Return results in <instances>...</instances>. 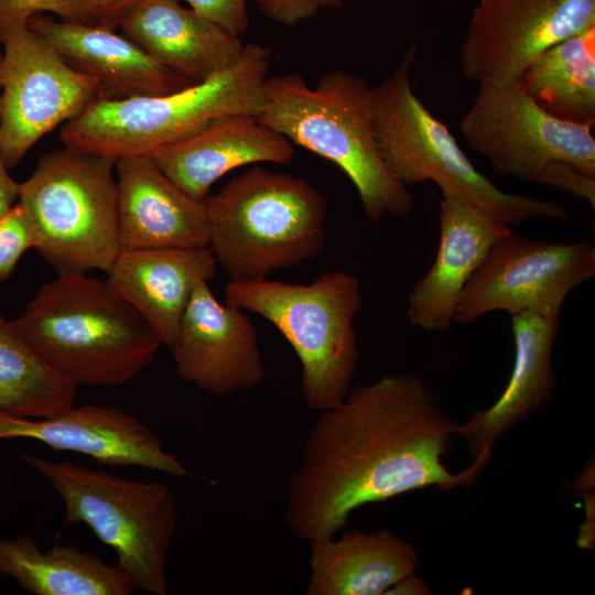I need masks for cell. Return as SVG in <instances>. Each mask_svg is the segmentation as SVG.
Masks as SVG:
<instances>
[{
	"label": "cell",
	"instance_id": "obj_1",
	"mask_svg": "<svg viewBox=\"0 0 595 595\" xmlns=\"http://www.w3.org/2000/svg\"><path fill=\"white\" fill-rule=\"evenodd\" d=\"M458 422L410 374H387L320 411L289 482L285 522L301 540L334 537L370 504L428 487L473 486L487 464H444Z\"/></svg>",
	"mask_w": 595,
	"mask_h": 595
},
{
	"label": "cell",
	"instance_id": "obj_2",
	"mask_svg": "<svg viewBox=\"0 0 595 595\" xmlns=\"http://www.w3.org/2000/svg\"><path fill=\"white\" fill-rule=\"evenodd\" d=\"M28 345L78 387L111 388L137 377L162 342L108 281L58 274L11 321Z\"/></svg>",
	"mask_w": 595,
	"mask_h": 595
},
{
	"label": "cell",
	"instance_id": "obj_3",
	"mask_svg": "<svg viewBox=\"0 0 595 595\" xmlns=\"http://www.w3.org/2000/svg\"><path fill=\"white\" fill-rule=\"evenodd\" d=\"M374 86L346 71L323 75L312 87L299 73L268 76L258 118L293 144L331 161L354 184L367 219L407 216L409 187L387 167L372 120Z\"/></svg>",
	"mask_w": 595,
	"mask_h": 595
},
{
	"label": "cell",
	"instance_id": "obj_4",
	"mask_svg": "<svg viewBox=\"0 0 595 595\" xmlns=\"http://www.w3.org/2000/svg\"><path fill=\"white\" fill-rule=\"evenodd\" d=\"M271 48L245 44L225 71L177 91L128 98H97L66 121V148L111 158L152 156L215 120L231 115L258 116Z\"/></svg>",
	"mask_w": 595,
	"mask_h": 595
},
{
	"label": "cell",
	"instance_id": "obj_5",
	"mask_svg": "<svg viewBox=\"0 0 595 595\" xmlns=\"http://www.w3.org/2000/svg\"><path fill=\"white\" fill-rule=\"evenodd\" d=\"M205 207L208 247L230 280H263L325 249L327 203L304 178L255 164Z\"/></svg>",
	"mask_w": 595,
	"mask_h": 595
},
{
	"label": "cell",
	"instance_id": "obj_6",
	"mask_svg": "<svg viewBox=\"0 0 595 595\" xmlns=\"http://www.w3.org/2000/svg\"><path fill=\"white\" fill-rule=\"evenodd\" d=\"M416 52L413 42L398 67L374 86V129L390 172L408 187L431 181L442 198L480 207L509 227L539 217L566 220L569 213L556 201L505 192L475 167L414 91L410 72Z\"/></svg>",
	"mask_w": 595,
	"mask_h": 595
},
{
	"label": "cell",
	"instance_id": "obj_7",
	"mask_svg": "<svg viewBox=\"0 0 595 595\" xmlns=\"http://www.w3.org/2000/svg\"><path fill=\"white\" fill-rule=\"evenodd\" d=\"M225 303L264 317L285 337L301 361L310 409L324 411L345 399L360 356L354 321L364 295L355 275L329 271L309 284L230 280Z\"/></svg>",
	"mask_w": 595,
	"mask_h": 595
},
{
	"label": "cell",
	"instance_id": "obj_8",
	"mask_svg": "<svg viewBox=\"0 0 595 595\" xmlns=\"http://www.w3.org/2000/svg\"><path fill=\"white\" fill-rule=\"evenodd\" d=\"M23 461L58 494L66 523H85L115 551L116 565L136 589L166 595V565L178 510L165 484L32 454Z\"/></svg>",
	"mask_w": 595,
	"mask_h": 595
},
{
	"label": "cell",
	"instance_id": "obj_9",
	"mask_svg": "<svg viewBox=\"0 0 595 595\" xmlns=\"http://www.w3.org/2000/svg\"><path fill=\"white\" fill-rule=\"evenodd\" d=\"M116 160L71 148L44 154L21 183L34 249L58 274L108 272L121 251Z\"/></svg>",
	"mask_w": 595,
	"mask_h": 595
},
{
	"label": "cell",
	"instance_id": "obj_10",
	"mask_svg": "<svg viewBox=\"0 0 595 595\" xmlns=\"http://www.w3.org/2000/svg\"><path fill=\"white\" fill-rule=\"evenodd\" d=\"M458 128L499 177L544 185L559 163L595 176L593 127L551 115L518 80L478 86Z\"/></svg>",
	"mask_w": 595,
	"mask_h": 595
},
{
	"label": "cell",
	"instance_id": "obj_11",
	"mask_svg": "<svg viewBox=\"0 0 595 595\" xmlns=\"http://www.w3.org/2000/svg\"><path fill=\"white\" fill-rule=\"evenodd\" d=\"M594 275V245L530 239L511 230L491 246L464 286L454 324L497 311L560 317L569 294Z\"/></svg>",
	"mask_w": 595,
	"mask_h": 595
},
{
	"label": "cell",
	"instance_id": "obj_12",
	"mask_svg": "<svg viewBox=\"0 0 595 595\" xmlns=\"http://www.w3.org/2000/svg\"><path fill=\"white\" fill-rule=\"evenodd\" d=\"M2 45L0 150L10 169L46 133L100 98V86L29 26L9 34Z\"/></svg>",
	"mask_w": 595,
	"mask_h": 595
},
{
	"label": "cell",
	"instance_id": "obj_13",
	"mask_svg": "<svg viewBox=\"0 0 595 595\" xmlns=\"http://www.w3.org/2000/svg\"><path fill=\"white\" fill-rule=\"evenodd\" d=\"M595 25V0H478L461 46L465 79L480 85L518 80L559 42Z\"/></svg>",
	"mask_w": 595,
	"mask_h": 595
},
{
	"label": "cell",
	"instance_id": "obj_14",
	"mask_svg": "<svg viewBox=\"0 0 595 595\" xmlns=\"http://www.w3.org/2000/svg\"><path fill=\"white\" fill-rule=\"evenodd\" d=\"M169 349L178 377L215 396L255 388L266 376L251 320L218 302L208 282L192 293Z\"/></svg>",
	"mask_w": 595,
	"mask_h": 595
},
{
	"label": "cell",
	"instance_id": "obj_15",
	"mask_svg": "<svg viewBox=\"0 0 595 595\" xmlns=\"http://www.w3.org/2000/svg\"><path fill=\"white\" fill-rule=\"evenodd\" d=\"M31 440L56 452H75L102 465L136 466L184 477L190 473L161 440L128 411L104 404H75L46 418L0 411V441Z\"/></svg>",
	"mask_w": 595,
	"mask_h": 595
},
{
	"label": "cell",
	"instance_id": "obj_16",
	"mask_svg": "<svg viewBox=\"0 0 595 595\" xmlns=\"http://www.w3.org/2000/svg\"><path fill=\"white\" fill-rule=\"evenodd\" d=\"M121 250L208 247L205 201L191 197L151 156L115 163Z\"/></svg>",
	"mask_w": 595,
	"mask_h": 595
},
{
	"label": "cell",
	"instance_id": "obj_17",
	"mask_svg": "<svg viewBox=\"0 0 595 595\" xmlns=\"http://www.w3.org/2000/svg\"><path fill=\"white\" fill-rule=\"evenodd\" d=\"M440 237L435 259L415 282L405 315L426 332H447L464 286L488 250L511 228L480 207L445 198L440 201Z\"/></svg>",
	"mask_w": 595,
	"mask_h": 595
},
{
	"label": "cell",
	"instance_id": "obj_18",
	"mask_svg": "<svg viewBox=\"0 0 595 595\" xmlns=\"http://www.w3.org/2000/svg\"><path fill=\"white\" fill-rule=\"evenodd\" d=\"M559 327V317L534 312L511 315L515 358L509 380L495 403L475 410L457 426L456 436L466 442L472 461L490 462L499 440L553 399V350Z\"/></svg>",
	"mask_w": 595,
	"mask_h": 595
},
{
	"label": "cell",
	"instance_id": "obj_19",
	"mask_svg": "<svg viewBox=\"0 0 595 595\" xmlns=\"http://www.w3.org/2000/svg\"><path fill=\"white\" fill-rule=\"evenodd\" d=\"M28 26L43 36L74 69L94 77L100 98L177 91L191 80L170 71L117 30L34 15Z\"/></svg>",
	"mask_w": 595,
	"mask_h": 595
},
{
	"label": "cell",
	"instance_id": "obj_20",
	"mask_svg": "<svg viewBox=\"0 0 595 595\" xmlns=\"http://www.w3.org/2000/svg\"><path fill=\"white\" fill-rule=\"evenodd\" d=\"M177 186L205 201L213 184L248 164H290L293 143L255 115L219 118L151 156Z\"/></svg>",
	"mask_w": 595,
	"mask_h": 595
},
{
	"label": "cell",
	"instance_id": "obj_21",
	"mask_svg": "<svg viewBox=\"0 0 595 595\" xmlns=\"http://www.w3.org/2000/svg\"><path fill=\"white\" fill-rule=\"evenodd\" d=\"M217 266L209 247L122 249L107 281L170 348L192 293L215 278Z\"/></svg>",
	"mask_w": 595,
	"mask_h": 595
},
{
	"label": "cell",
	"instance_id": "obj_22",
	"mask_svg": "<svg viewBox=\"0 0 595 595\" xmlns=\"http://www.w3.org/2000/svg\"><path fill=\"white\" fill-rule=\"evenodd\" d=\"M119 29L153 60L192 83L225 71L245 47L239 36L180 0H143Z\"/></svg>",
	"mask_w": 595,
	"mask_h": 595
},
{
	"label": "cell",
	"instance_id": "obj_23",
	"mask_svg": "<svg viewBox=\"0 0 595 595\" xmlns=\"http://www.w3.org/2000/svg\"><path fill=\"white\" fill-rule=\"evenodd\" d=\"M309 543L306 595H386L419 564L414 547L389 529L366 532L353 528L338 539Z\"/></svg>",
	"mask_w": 595,
	"mask_h": 595
},
{
	"label": "cell",
	"instance_id": "obj_24",
	"mask_svg": "<svg viewBox=\"0 0 595 595\" xmlns=\"http://www.w3.org/2000/svg\"><path fill=\"white\" fill-rule=\"evenodd\" d=\"M0 574L34 595H130L136 588L116 564L74 545L43 552L30 534L0 537Z\"/></svg>",
	"mask_w": 595,
	"mask_h": 595
},
{
	"label": "cell",
	"instance_id": "obj_25",
	"mask_svg": "<svg viewBox=\"0 0 595 595\" xmlns=\"http://www.w3.org/2000/svg\"><path fill=\"white\" fill-rule=\"evenodd\" d=\"M518 82L551 115L594 128L595 25L544 51Z\"/></svg>",
	"mask_w": 595,
	"mask_h": 595
},
{
	"label": "cell",
	"instance_id": "obj_26",
	"mask_svg": "<svg viewBox=\"0 0 595 595\" xmlns=\"http://www.w3.org/2000/svg\"><path fill=\"white\" fill-rule=\"evenodd\" d=\"M78 386L48 366L0 310V411L55 415L76 402Z\"/></svg>",
	"mask_w": 595,
	"mask_h": 595
},
{
	"label": "cell",
	"instance_id": "obj_27",
	"mask_svg": "<svg viewBox=\"0 0 595 595\" xmlns=\"http://www.w3.org/2000/svg\"><path fill=\"white\" fill-rule=\"evenodd\" d=\"M41 12L83 23L80 0H0V44L12 32L28 26L31 18Z\"/></svg>",
	"mask_w": 595,
	"mask_h": 595
},
{
	"label": "cell",
	"instance_id": "obj_28",
	"mask_svg": "<svg viewBox=\"0 0 595 595\" xmlns=\"http://www.w3.org/2000/svg\"><path fill=\"white\" fill-rule=\"evenodd\" d=\"M33 247L32 229L17 203L10 212L0 217V282L12 274L20 258Z\"/></svg>",
	"mask_w": 595,
	"mask_h": 595
},
{
	"label": "cell",
	"instance_id": "obj_29",
	"mask_svg": "<svg viewBox=\"0 0 595 595\" xmlns=\"http://www.w3.org/2000/svg\"><path fill=\"white\" fill-rule=\"evenodd\" d=\"M273 22L294 26L316 15L321 10L338 9L343 0H251Z\"/></svg>",
	"mask_w": 595,
	"mask_h": 595
},
{
	"label": "cell",
	"instance_id": "obj_30",
	"mask_svg": "<svg viewBox=\"0 0 595 595\" xmlns=\"http://www.w3.org/2000/svg\"><path fill=\"white\" fill-rule=\"evenodd\" d=\"M203 18L236 36L249 28L246 0H183Z\"/></svg>",
	"mask_w": 595,
	"mask_h": 595
},
{
	"label": "cell",
	"instance_id": "obj_31",
	"mask_svg": "<svg viewBox=\"0 0 595 595\" xmlns=\"http://www.w3.org/2000/svg\"><path fill=\"white\" fill-rule=\"evenodd\" d=\"M572 491L584 501V521L581 523L576 543L583 550L595 548V464L587 459L583 470L570 485Z\"/></svg>",
	"mask_w": 595,
	"mask_h": 595
},
{
	"label": "cell",
	"instance_id": "obj_32",
	"mask_svg": "<svg viewBox=\"0 0 595 595\" xmlns=\"http://www.w3.org/2000/svg\"><path fill=\"white\" fill-rule=\"evenodd\" d=\"M143 0H80L83 23L118 30L122 20Z\"/></svg>",
	"mask_w": 595,
	"mask_h": 595
},
{
	"label": "cell",
	"instance_id": "obj_33",
	"mask_svg": "<svg viewBox=\"0 0 595 595\" xmlns=\"http://www.w3.org/2000/svg\"><path fill=\"white\" fill-rule=\"evenodd\" d=\"M8 169L0 150V217L14 207L20 195L21 183L9 175Z\"/></svg>",
	"mask_w": 595,
	"mask_h": 595
},
{
	"label": "cell",
	"instance_id": "obj_34",
	"mask_svg": "<svg viewBox=\"0 0 595 595\" xmlns=\"http://www.w3.org/2000/svg\"><path fill=\"white\" fill-rule=\"evenodd\" d=\"M432 593L430 585L413 572L392 585L386 595H431Z\"/></svg>",
	"mask_w": 595,
	"mask_h": 595
},
{
	"label": "cell",
	"instance_id": "obj_35",
	"mask_svg": "<svg viewBox=\"0 0 595 595\" xmlns=\"http://www.w3.org/2000/svg\"><path fill=\"white\" fill-rule=\"evenodd\" d=\"M0 110H1V105H0Z\"/></svg>",
	"mask_w": 595,
	"mask_h": 595
},
{
	"label": "cell",
	"instance_id": "obj_36",
	"mask_svg": "<svg viewBox=\"0 0 595 595\" xmlns=\"http://www.w3.org/2000/svg\"><path fill=\"white\" fill-rule=\"evenodd\" d=\"M0 60H1V54H0Z\"/></svg>",
	"mask_w": 595,
	"mask_h": 595
}]
</instances>
